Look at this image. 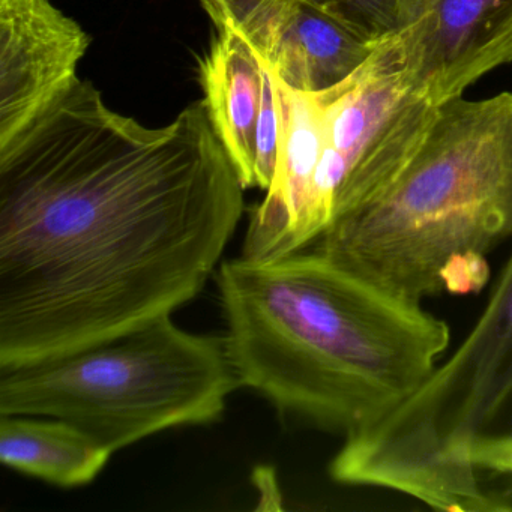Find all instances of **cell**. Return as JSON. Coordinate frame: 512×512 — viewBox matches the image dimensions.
<instances>
[{
  "mask_svg": "<svg viewBox=\"0 0 512 512\" xmlns=\"http://www.w3.org/2000/svg\"><path fill=\"white\" fill-rule=\"evenodd\" d=\"M512 254L463 343L409 398L344 437L329 473L439 511H512Z\"/></svg>",
  "mask_w": 512,
  "mask_h": 512,
  "instance_id": "277c9868",
  "label": "cell"
},
{
  "mask_svg": "<svg viewBox=\"0 0 512 512\" xmlns=\"http://www.w3.org/2000/svg\"><path fill=\"white\" fill-rule=\"evenodd\" d=\"M239 386L226 338L158 317L74 352L0 368V415L64 419L115 452L217 421Z\"/></svg>",
  "mask_w": 512,
  "mask_h": 512,
  "instance_id": "5b68a950",
  "label": "cell"
},
{
  "mask_svg": "<svg viewBox=\"0 0 512 512\" xmlns=\"http://www.w3.org/2000/svg\"><path fill=\"white\" fill-rule=\"evenodd\" d=\"M266 67L232 31H217L199 61L209 119L245 190L254 188V145Z\"/></svg>",
  "mask_w": 512,
  "mask_h": 512,
  "instance_id": "30bf717a",
  "label": "cell"
},
{
  "mask_svg": "<svg viewBox=\"0 0 512 512\" xmlns=\"http://www.w3.org/2000/svg\"><path fill=\"white\" fill-rule=\"evenodd\" d=\"M320 95L323 151L313 188L317 239L394 184L439 110L407 74L394 32L352 76Z\"/></svg>",
  "mask_w": 512,
  "mask_h": 512,
  "instance_id": "8992f818",
  "label": "cell"
},
{
  "mask_svg": "<svg viewBox=\"0 0 512 512\" xmlns=\"http://www.w3.org/2000/svg\"><path fill=\"white\" fill-rule=\"evenodd\" d=\"M244 191L205 100L149 128L77 80L0 151V368L172 316L217 274Z\"/></svg>",
  "mask_w": 512,
  "mask_h": 512,
  "instance_id": "6da1fadb",
  "label": "cell"
},
{
  "mask_svg": "<svg viewBox=\"0 0 512 512\" xmlns=\"http://www.w3.org/2000/svg\"><path fill=\"white\" fill-rule=\"evenodd\" d=\"M217 31L247 41L289 88L322 92L352 76L376 50L329 0H199Z\"/></svg>",
  "mask_w": 512,
  "mask_h": 512,
  "instance_id": "52a82bcc",
  "label": "cell"
},
{
  "mask_svg": "<svg viewBox=\"0 0 512 512\" xmlns=\"http://www.w3.org/2000/svg\"><path fill=\"white\" fill-rule=\"evenodd\" d=\"M410 79L436 106L512 62V0H397Z\"/></svg>",
  "mask_w": 512,
  "mask_h": 512,
  "instance_id": "ba28073f",
  "label": "cell"
},
{
  "mask_svg": "<svg viewBox=\"0 0 512 512\" xmlns=\"http://www.w3.org/2000/svg\"><path fill=\"white\" fill-rule=\"evenodd\" d=\"M370 40L388 37L397 26V0H329Z\"/></svg>",
  "mask_w": 512,
  "mask_h": 512,
  "instance_id": "4fadbf2b",
  "label": "cell"
},
{
  "mask_svg": "<svg viewBox=\"0 0 512 512\" xmlns=\"http://www.w3.org/2000/svg\"><path fill=\"white\" fill-rule=\"evenodd\" d=\"M266 67V65H265ZM281 140V107L274 73L266 67L262 107L254 145V188L268 190L277 164Z\"/></svg>",
  "mask_w": 512,
  "mask_h": 512,
  "instance_id": "7c38bea8",
  "label": "cell"
},
{
  "mask_svg": "<svg viewBox=\"0 0 512 512\" xmlns=\"http://www.w3.org/2000/svg\"><path fill=\"white\" fill-rule=\"evenodd\" d=\"M112 452L82 428L58 418L0 415L5 466L62 488L91 484Z\"/></svg>",
  "mask_w": 512,
  "mask_h": 512,
  "instance_id": "8fae6325",
  "label": "cell"
},
{
  "mask_svg": "<svg viewBox=\"0 0 512 512\" xmlns=\"http://www.w3.org/2000/svg\"><path fill=\"white\" fill-rule=\"evenodd\" d=\"M218 298L241 388L281 415L344 437L367 428L430 377L449 326L314 248L221 262Z\"/></svg>",
  "mask_w": 512,
  "mask_h": 512,
  "instance_id": "7a4b0ae2",
  "label": "cell"
},
{
  "mask_svg": "<svg viewBox=\"0 0 512 512\" xmlns=\"http://www.w3.org/2000/svg\"><path fill=\"white\" fill-rule=\"evenodd\" d=\"M512 239V92L442 104L406 169L313 245L356 277L422 304L476 292Z\"/></svg>",
  "mask_w": 512,
  "mask_h": 512,
  "instance_id": "3957f363",
  "label": "cell"
},
{
  "mask_svg": "<svg viewBox=\"0 0 512 512\" xmlns=\"http://www.w3.org/2000/svg\"><path fill=\"white\" fill-rule=\"evenodd\" d=\"M506 473H508V475L512 478V461L508 464V467H506Z\"/></svg>",
  "mask_w": 512,
  "mask_h": 512,
  "instance_id": "5bb4252c",
  "label": "cell"
},
{
  "mask_svg": "<svg viewBox=\"0 0 512 512\" xmlns=\"http://www.w3.org/2000/svg\"><path fill=\"white\" fill-rule=\"evenodd\" d=\"M89 46L52 0H0V151L73 88Z\"/></svg>",
  "mask_w": 512,
  "mask_h": 512,
  "instance_id": "9c48e42d",
  "label": "cell"
}]
</instances>
